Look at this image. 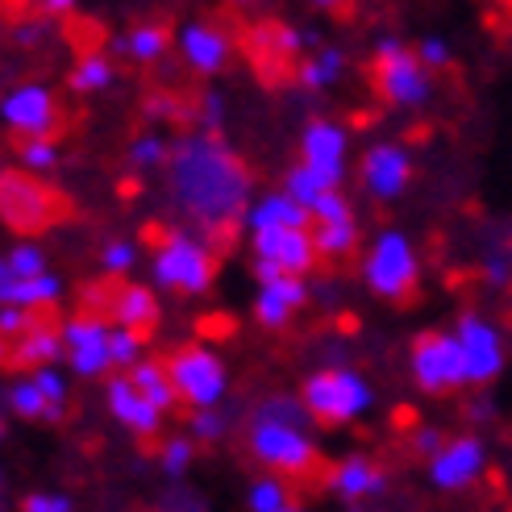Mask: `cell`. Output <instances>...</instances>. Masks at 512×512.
I'll return each mask as SVG.
<instances>
[{
    "mask_svg": "<svg viewBox=\"0 0 512 512\" xmlns=\"http://www.w3.org/2000/svg\"><path fill=\"white\" fill-rule=\"evenodd\" d=\"M167 192L179 217L225 250L246 225V209L254 204V179L238 159V150L225 142V134L192 130L171 146Z\"/></svg>",
    "mask_w": 512,
    "mask_h": 512,
    "instance_id": "1",
    "label": "cell"
},
{
    "mask_svg": "<svg viewBox=\"0 0 512 512\" xmlns=\"http://www.w3.org/2000/svg\"><path fill=\"white\" fill-rule=\"evenodd\" d=\"M150 279L155 288L175 296H200L217 279V254L213 242L200 229H163L155 234V254H150Z\"/></svg>",
    "mask_w": 512,
    "mask_h": 512,
    "instance_id": "2",
    "label": "cell"
},
{
    "mask_svg": "<svg viewBox=\"0 0 512 512\" xmlns=\"http://www.w3.org/2000/svg\"><path fill=\"white\" fill-rule=\"evenodd\" d=\"M246 446H250V458L259 467L279 471V475H288V479L292 475H309L321 463L317 442L309 438V425L279 421V417H250Z\"/></svg>",
    "mask_w": 512,
    "mask_h": 512,
    "instance_id": "3",
    "label": "cell"
},
{
    "mask_svg": "<svg viewBox=\"0 0 512 512\" xmlns=\"http://www.w3.org/2000/svg\"><path fill=\"white\" fill-rule=\"evenodd\" d=\"M0 217L13 234H42L67 217V200L55 188H46V175L9 167L0 175Z\"/></svg>",
    "mask_w": 512,
    "mask_h": 512,
    "instance_id": "4",
    "label": "cell"
},
{
    "mask_svg": "<svg viewBox=\"0 0 512 512\" xmlns=\"http://www.w3.org/2000/svg\"><path fill=\"white\" fill-rule=\"evenodd\" d=\"M304 404H309V413L317 425L325 429H334V425H350L358 421L371 408V383L350 371V367H325L317 375L304 379V388H300Z\"/></svg>",
    "mask_w": 512,
    "mask_h": 512,
    "instance_id": "5",
    "label": "cell"
},
{
    "mask_svg": "<svg viewBox=\"0 0 512 512\" xmlns=\"http://www.w3.org/2000/svg\"><path fill=\"white\" fill-rule=\"evenodd\" d=\"M375 92L392 109H421L433 96V71L400 38H379L375 42Z\"/></svg>",
    "mask_w": 512,
    "mask_h": 512,
    "instance_id": "6",
    "label": "cell"
},
{
    "mask_svg": "<svg viewBox=\"0 0 512 512\" xmlns=\"http://www.w3.org/2000/svg\"><path fill=\"white\" fill-rule=\"evenodd\" d=\"M408 371H413V383L425 396H454L458 388H471L467 358L454 338V329L450 334H438V329L421 334L413 350H408Z\"/></svg>",
    "mask_w": 512,
    "mask_h": 512,
    "instance_id": "7",
    "label": "cell"
},
{
    "mask_svg": "<svg viewBox=\"0 0 512 512\" xmlns=\"http://www.w3.org/2000/svg\"><path fill=\"white\" fill-rule=\"evenodd\" d=\"M363 279L379 300L404 304L408 296H417L421 267H417V254H413V246H408V238L396 234V229H383V234L371 242L367 259H363Z\"/></svg>",
    "mask_w": 512,
    "mask_h": 512,
    "instance_id": "8",
    "label": "cell"
},
{
    "mask_svg": "<svg viewBox=\"0 0 512 512\" xmlns=\"http://www.w3.org/2000/svg\"><path fill=\"white\" fill-rule=\"evenodd\" d=\"M171 379L184 404L192 408H213L225 400V388H229V375H225V363L209 350V346H179L171 358Z\"/></svg>",
    "mask_w": 512,
    "mask_h": 512,
    "instance_id": "9",
    "label": "cell"
},
{
    "mask_svg": "<svg viewBox=\"0 0 512 512\" xmlns=\"http://www.w3.org/2000/svg\"><path fill=\"white\" fill-rule=\"evenodd\" d=\"M454 338H458V346H463L471 388H488V383L504 371V334H500V325L492 317L467 309V313H458V321H454Z\"/></svg>",
    "mask_w": 512,
    "mask_h": 512,
    "instance_id": "10",
    "label": "cell"
},
{
    "mask_svg": "<svg viewBox=\"0 0 512 512\" xmlns=\"http://www.w3.org/2000/svg\"><path fill=\"white\" fill-rule=\"evenodd\" d=\"M0 117H5V130L17 138H55L63 113L59 100L46 84H17L5 92V105H0Z\"/></svg>",
    "mask_w": 512,
    "mask_h": 512,
    "instance_id": "11",
    "label": "cell"
},
{
    "mask_svg": "<svg viewBox=\"0 0 512 512\" xmlns=\"http://www.w3.org/2000/svg\"><path fill=\"white\" fill-rule=\"evenodd\" d=\"M63 338H67V367L80 375V379H96L113 371V325L100 317V313H80L63 325Z\"/></svg>",
    "mask_w": 512,
    "mask_h": 512,
    "instance_id": "12",
    "label": "cell"
},
{
    "mask_svg": "<svg viewBox=\"0 0 512 512\" xmlns=\"http://www.w3.org/2000/svg\"><path fill=\"white\" fill-rule=\"evenodd\" d=\"M483 467H488V446H483L479 433H463V438H450L429 458V479L438 492H467L479 483Z\"/></svg>",
    "mask_w": 512,
    "mask_h": 512,
    "instance_id": "13",
    "label": "cell"
},
{
    "mask_svg": "<svg viewBox=\"0 0 512 512\" xmlns=\"http://www.w3.org/2000/svg\"><path fill=\"white\" fill-rule=\"evenodd\" d=\"M254 259H271L292 275H309L317 267V238L309 225H271V229H254L250 234Z\"/></svg>",
    "mask_w": 512,
    "mask_h": 512,
    "instance_id": "14",
    "label": "cell"
},
{
    "mask_svg": "<svg viewBox=\"0 0 512 512\" xmlns=\"http://www.w3.org/2000/svg\"><path fill=\"white\" fill-rule=\"evenodd\" d=\"M321 46L317 34H304L296 25H284V21H267L259 30L250 34V50H254V63L263 67L267 80H275V71L284 75L288 67L296 71V63L304 59V50Z\"/></svg>",
    "mask_w": 512,
    "mask_h": 512,
    "instance_id": "15",
    "label": "cell"
},
{
    "mask_svg": "<svg viewBox=\"0 0 512 512\" xmlns=\"http://www.w3.org/2000/svg\"><path fill=\"white\" fill-rule=\"evenodd\" d=\"M358 179H363L371 200H396L404 196L408 179H413V159L396 142H375L363 155V163H358Z\"/></svg>",
    "mask_w": 512,
    "mask_h": 512,
    "instance_id": "16",
    "label": "cell"
},
{
    "mask_svg": "<svg viewBox=\"0 0 512 512\" xmlns=\"http://www.w3.org/2000/svg\"><path fill=\"white\" fill-rule=\"evenodd\" d=\"M67 358V338H63V325H50L42 313L21 329V334L5 338V363L9 371H38L46 363H59Z\"/></svg>",
    "mask_w": 512,
    "mask_h": 512,
    "instance_id": "17",
    "label": "cell"
},
{
    "mask_svg": "<svg viewBox=\"0 0 512 512\" xmlns=\"http://www.w3.org/2000/svg\"><path fill=\"white\" fill-rule=\"evenodd\" d=\"M346 150H350V138H346V130L338 121H325V117H317V121H309L304 125V138H300V159L309 163V167H317L329 184H346Z\"/></svg>",
    "mask_w": 512,
    "mask_h": 512,
    "instance_id": "18",
    "label": "cell"
},
{
    "mask_svg": "<svg viewBox=\"0 0 512 512\" xmlns=\"http://www.w3.org/2000/svg\"><path fill=\"white\" fill-rule=\"evenodd\" d=\"M105 400H109V413L130 433H138V438H155L163 417H167L163 408L134 383V375H113L105 383Z\"/></svg>",
    "mask_w": 512,
    "mask_h": 512,
    "instance_id": "19",
    "label": "cell"
},
{
    "mask_svg": "<svg viewBox=\"0 0 512 512\" xmlns=\"http://www.w3.org/2000/svg\"><path fill=\"white\" fill-rule=\"evenodd\" d=\"M325 488L346 504H363L371 496L388 492V475H383V467L371 463L367 454H346L342 463H334L325 471Z\"/></svg>",
    "mask_w": 512,
    "mask_h": 512,
    "instance_id": "20",
    "label": "cell"
},
{
    "mask_svg": "<svg viewBox=\"0 0 512 512\" xmlns=\"http://www.w3.org/2000/svg\"><path fill=\"white\" fill-rule=\"evenodd\" d=\"M304 300H309V284H304V275H279V279H267L259 284V296H254V321L263 329H284L296 309H304Z\"/></svg>",
    "mask_w": 512,
    "mask_h": 512,
    "instance_id": "21",
    "label": "cell"
},
{
    "mask_svg": "<svg viewBox=\"0 0 512 512\" xmlns=\"http://www.w3.org/2000/svg\"><path fill=\"white\" fill-rule=\"evenodd\" d=\"M179 55L200 75H217L229 63V34L213 21H188L179 30Z\"/></svg>",
    "mask_w": 512,
    "mask_h": 512,
    "instance_id": "22",
    "label": "cell"
},
{
    "mask_svg": "<svg viewBox=\"0 0 512 512\" xmlns=\"http://www.w3.org/2000/svg\"><path fill=\"white\" fill-rule=\"evenodd\" d=\"M113 325H125V329H138L142 338L155 334V325H159V300L150 288L142 284H121L117 292H109V309Z\"/></svg>",
    "mask_w": 512,
    "mask_h": 512,
    "instance_id": "23",
    "label": "cell"
},
{
    "mask_svg": "<svg viewBox=\"0 0 512 512\" xmlns=\"http://www.w3.org/2000/svg\"><path fill=\"white\" fill-rule=\"evenodd\" d=\"M63 296V284L55 271L42 275H25V279H0V304H21V309L50 313Z\"/></svg>",
    "mask_w": 512,
    "mask_h": 512,
    "instance_id": "24",
    "label": "cell"
},
{
    "mask_svg": "<svg viewBox=\"0 0 512 512\" xmlns=\"http://www.w3.org/2000/svg\"><path fill=\"white\" fill-rule=\"evenodd\" d=\"M271 225H309L313 229V213L284 188V192H267L246 209V229H271Z\"/></svg>",
    "mask_w": 512,
    "mask_h": 512,
    "instance_id": "25",
    "label": "cell"
},
{
    "mask_svg": "<svg viewBox=\"0 0 512 512\" xmlns=\"http://www.w3.org/2000/svg\"><path fill=\"white\" fill-rule=\"evenodd\" d=\"M346 67V55L338 46H313L292 71V80L304 88V92H325L329 84H338V75Z\"/></svg>",
    "mask_w": 512,
    "mask_h": 512,
    "instance_id": "26",
    "label": "cell"
},
{
    "mask_svg": "<svg viewBox=\"0 0 512 512\" xmlns=\"http://www.w3.org/2000/svg\"><path fill=\"white\" fill-rule=\"evenodd\" d=\"M109 46H113V55H125L134 63H159L171 46V34L163 25H134L130 34H117Z\"/></svg>",
    "mask_w": 512,
    "mask_h": 512,
    "instance_id": "27",
    "label": "cell"
},
{
    "mask_svg": "<svg viewBox=\"0 0 512 512\" xmlns=\"http://www.w3.org/2000/svg\"><path fill=\"white\" fill-rule=\"evenodd\" d=\"M113 80H117V71H113V59L105 55V50H84V55L75 59L71 75H67V88L75 96H96V92L113 88Z\"/></svg>",
    "mask_w": 512,
    "mask_h": 512,
    "instance_id": "28",
    "label": "cell"
},
{
    "mask_svg": "<svg viewBox=\"0 0 512 512\" xmlns=\"http://www.w3.org/2000/svg\"><path fill=\"white\" fill-rule=\"evenodd\" d=\"M317 254L325 263H342L358 250V217H338V221H313Z\"/></svg>",
    "mask_w": 512,
    "mask_h": 512,
    "instance_id": "29",
    "label": "cell"
},
{
    "mask_svg": "<svg viewBox=\"0 0 512 512\" xmlns=\"http://www.w3.org/2000/svg\"><path fill=\"white\" fill-rule=\"evenodd\" d=\"M5 404H9V413L21 417V421H46L50 425V400L42 392V383L34 379V371L25 375V379H13L9 388H5Z\"/></svg>",
    "mask_w": 512,
    "mask_h": 512,
    "instance_id": "30",
    "label": "cell"
},
{
    "mask_svg": "<svg viewBox=\"0 0 512 512\" xmlns=\"http://www.w3.org/2000/svg\"><path fill=\"white\" fill-rule=\"evenodd\" d=\"M130 375H134L138 388L163 408V413H171V408L184 400V396H179V388H175L167 363H155V358H146V363H134V367H130Z\"/></svg>",
    "mask_w": 512,
    "mask_h": 512,
    "instance_id": "31",
    "label": "cell"
},
{
    "mask_svg": "<svg viewBox=\"0 0 512 512\" xmlns=\"http://www.w3.org/2000/svg\"><path fill=\"white\" fill-rule=\"evenodd\" d=\"M479 279L492 292L512 288V229L504 238H488V246H483V254H479Z\"/></svg>",
    "mask_w": 512,
    "mask_h": 512,
    "instance_id": "32",
    "label": "cell"
},
{
    "mask_svg": "<svg viewBox=\"0 0 512 512\" xmlns=\"http://www.w3.org/2000/svg\"><path fill=\"white\" fill-rule=\"evenodd\" d=\"M246 508L250 512H292L296 508V496L288 488V475H259L250 483V492H246Z\"/></svg>",
    "mask_w": 512,
    "mask_h": 512,
    "instance_id": "33",
    "label": "cell"
},
{
    "mask_svg": "<svg viewBox=\"0 0 512 512\" xmlns=\"http://www.w3.org/2000/svg\"><path fill=\"white\" fill-rule=\"evenodd\" d=\"M284 188H288V192H292V196L304 204V209L313 213V209H317V200H321L329 188H338V184H329V179H325L317 167H309V163L300 159V163H296V167L284 175Z\"/></svg>",
    "mask_w": 512,
    "mask_h": 512,
    "instance_id": "34",
    "label": "cell"
},
{
    "mask_svg": "<svg viewBox=\"0 0 512 512\" xmlns=\"http://www.w3.org/2000/svg\"><path fill=\"white\" fill-rule=\"evenodd\" d=\"M42 271H50V267H46V250L38 242H17L5 254V263H0V279H25V275H42Z\"/></svg>",
    "mask_w": 512,
    "mask_h": 512,
    "instance_id": "35",
    "label": "cell"
},
{
    "mask_svg": "<svg viewBox=\"0 0 512 512\" xmlns=\"http://www.w3.org/2000/svg\"><path fill=\"white\" fill-rule=\"evenodd\" d=\"M17 167L34 171V175H50L59 167V146L55 138H21L17 146Z\"/></svg>",
    "mask_w": 512,
    "mask_h": 512,
    "instance_id": "36",
    "label": "cell"
},
{
    "mask_svg": "<svg viewBox=\"0 0 512 512\" xmlns=\"http://www.w3.org/2000/svg\"><path fill=\"white\" fill-rule=\"evenodd\" d=\"M167 159H171V146H167L159 134H142V138H134V146H130V167L142 171V175L167 167Z\"/></svg>",
    "mask_w": 512,
    "mask_h": 512,
    "instance_id": "37",
    "label": "cell"
},
{
    "mask_svg": "<svg viewBox=\"0 0 512 512\" xmlns=\"http://www.w3.org/2000/svg\"><path fill=\"white\" fill-rule=\"evenodd\" d=\"M34 379L42 383V392H46V400H50V425H59V421L67 417V404H71L63 371H59L55 363H46V367H38V371H34Z\"/></svg>",
    "mask_w": 512,
    "mask_h": 512,
    "instance_id": "38",
    "label": "cell"
},
{
    "mask_svg": "<svg viewBox=\"0 0 512 512\" xmlns=\"http://www.w3.org/2000/svg\"><path fill=\"white\" fill-rule=\"evenodd\" d=\"M192 458H196V438H167L163 450H159V467L171 479H184L188 467H192Z\"/></svg>",
    "mask_w": 512,
    "mask_h": 512,
    "instance_id": "39",
    "label": "cell"
},
{
    "mask_svg": "<svg viewBox=\"0 0 512 512\" xmlns=\"http://www.w3.org/2000/svg\"><path fill=\"white\" fill-rule=\"evenodd\" d=\"M225 413H221V404H213V408H192V417H188V433L196 442H204V446H213V442H221L225 438Z\"/></svg>",
    "mask_w": 512,
    "mask_h": 512,
    "instance_id": "40",
    "label": "cell"
},
{
    "mask_svg": "<svg viewBox=\"0 0 512 512\" xmlns=\"http://www.w3.org/2000/svg\"><path fill=\"white\" fill-rule=\"evenodd\" d=\"M9 38H13L17 46H42V42L50 38V13L34 9V13L17 17V21L9 25Z\"/></svg>",
    "mask_w": 512,
    "mask_h": 512,
    "instance_id": "41",
    "label": "cell"
},
{
    "mask_svg": "<svg viewBox=\"0 0 512 512\" xmlns=\"http://www.w3.org/2000/svg\"><path fill=\"white\" fill-rule=\"evenodd\" d=\"M113 363H117V367L142 363V334H138V329L113 325Z\"/></svg>",
    "mask_w": 512,
    "mask_h": 512,
    "instance_id": "42",
    "label": "cell"
},
{
    "mask_svg": "<svg viewBox=\"0 0 512 512\" xmlns=\"http://www.w3.org/2000/svg\"><path fill=\"white\" fill-rule=\"evenodd\" d=\"M100 263H105V271H109V275H125V271H134V263H138V246H134V242L113 238V242L105 246V254H100Z\"/></svg>",
    "mask_w": 512,
    "mask_h": 512,
    "instance_id": "43",
    "label": "cell"
},
{
    "mask_svg": "<svg viewBox=\"0 0 512 512\" xmlns=\"http://www.w3.org/2000/svg\"><path fill=\"white\" fill-rule=\"evenodd\" d=\"M442 446H446V433H442V429H433V425H421V429L408 433V450H413L417 458H425V463H429V458L438 454Z\"/></svg>",
    "mask_w": 512,
    "mask_h": 512,
    "instance_id": "44",
    "label": "cell"
},
{
    "mask_svg": "<svg viewBox=\"0 0 512 512\" xmlns=\"http://www.w3.org/2000/svg\"><path fill=\"white\" fill-rule=\"evenodd\" d=\"M196 121H200V130L221 134V125H225V100L217 92H204L200 105H196Z\"/></svg>",
    "mask_w": 512,
    "mask_h": 512,
    "instance_id": "45",
    "label": "cell"
},
{
    "mask_svg": "<svg viewBox=\"0 0 512 512\" xmlns=\"http://www.w3.org/2000/svg\"><path fill=\"white\" fill-rule=\"evenodd\" d=\"M142 113H146L150 121H179V117H184L179 100H175V96H163V92L146 96V100H142Z\"/></svg>",
    "mask_w": 512,
    "mask_h": 512,
    "instance_id": "46",
    "label": "cell"
},
{
    "mask_svg": "<svg viewBox=\"0 0 512 512\" xmlns=\"http://www.w3.org/2000/svg\"><path fill=\"white\" fill-rule=\"evenodd\" d=\"M38 313L34 309H21V304H0V334L5 338H13V334H21L25 325H30Z\"/></svg>",
    "mask_w": 512,
    "mask_h": 512,
    "instance_id": "47",
    "label": "cell"
},
{
    "mask_svg": "<svg viewBox=\"0 0 512 512\" xmlns=\"http://www.w3.org/2000/svg\"><path fill=\"white\" fill-rule=\"evenodd\" d=\"M21 508H25V512H71L75 504H71V496H63V492H38V496H25Z\"/></svg>",
    "mask_w": 512,
    "mask_h": 512,
    "instance_id": "48",
    "label": "cell"
},
{
    "mask_svg": "<svg viewBox=\"0 0 512 512\" xmlns=\"http://www.w3.org/2000/svg\"><path fill=\"white\" fill-rule=\"evenodd\" d=\"M417 55H421V63H425L429 71H446V67H450V46H446L442 38H421Z\"/></svg>",
    "mask_w": 512,
    "mask_h": 512,
    "instance_id": "49",
    "label": "cell"
},
{
    "mask_svg": "<svg viewBox=\"0 0 512 512\" xmlns=\"http://www.w3.org/2000/svg\"><path fill=\"white\" fill-rule=\"evenodd\" d=\"M467 417H471L475 425H488V421H496V404H492L488 396L479 392V396H475V400L467 404Z\"/></svg>",
    "mask_w": 512,
    "mask_h": 512,
    "instance_id": "50",
    "label": "cell"
},
{
    "mask_svg": "<svg viewBox=\"0 0 512 512\" xmlns=\"http://www.w3.org/2000/svg\"><path fill=\"white\" fill-rule=\"evenodd\" d=\"M80 0H34V9H42V13H50V17H67Z\"/></svg>",
    "mask_w": 512,
    "mask_h": 512,
    "instance_id": "51",
    "label": "cell"
},
{
    "mask_svg": "<svg viewBox=\"0 0 512 512\" xmlns=\"http://www.w3.org/2000/svg\"><path fill=\"white\" fill-rule=\"evenodd\" d=\"M313 5H317L321 13H346V9L354 5V0H313Z\"/></svg>",
    "mask_w": 512,
    "mask_h": 512,
    "instance_id": "52",
    "label": "cell"
},
{
    "mask_svg": "<svg viewBox=\"0 0 512 512\" xmlns=\"http://www.w3.org/2000/svg\"><path fill=\"white\" fill-rule=\"evenodd\" d=\"M500 5H512V0H500Z\"/></svg>",
    "mask_w": 512,
    "mask_h": 512,
    "instance_id": "53",
    "label": "cell"
}]
</instances>
